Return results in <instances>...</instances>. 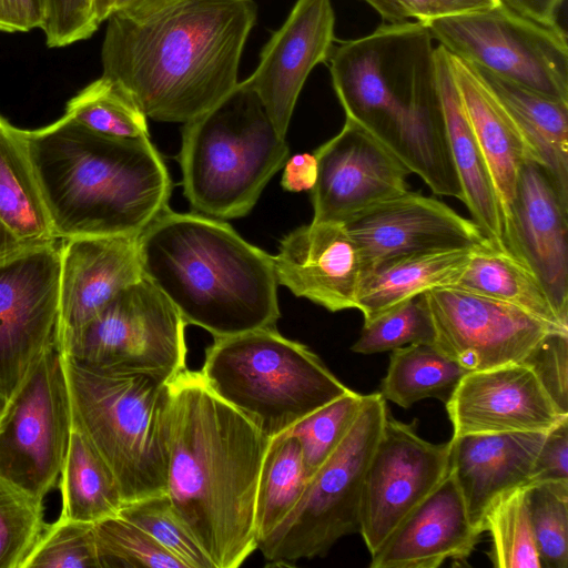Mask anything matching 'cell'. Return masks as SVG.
Returning a JSON list of instances; mask_svg holds the SVG:
<instances>
[{
  "label": "cell",
  "instance_id": "e575fe53",
  "mask_svg": "<svg viewBox=\"0 0 568 568\" xmlns=\"http://www.w3.org/2000/svg\"><path fill=\"white\" fill-rule=\"evenodd\" d=\"M65 115L104 135L149 136L145 114L119 84L103 75L69 100Z\"/></svg>",
  "mask_w": 568,
  "mask_h": 568
},
{
  "label": "cell",
  "instance_id": "60d3db41",
  "mask_svg": "<svg viewBox=\"0 0 568 568\" xmlns=\"http://www.w3.org/2000/svg\"><path fill=\"white\" fill-rule=\"evenodd\" d=\"M45 527L44 501L0 478V568H23Z\"/></svg>",
  "mask_w": 568,
  "mask_h": 568
},
{
  "label": "cell",
  "instance_id": "f6af8a7d",
  "mask_svg": "<svg viewBox=\"0 0 568 568\" xmlns=\"http://www.w3.org/2000/svg\"><path fill=\"white\" fill-rule=\"evenodd\" d=\"M568 480V418L546 433L536 456L530 484Z\"/></svg>",
  "mask_w": 568,
  "mask_h": 568
},
{
  "label": "cell",
  "instance_id": "2e32d148",
  "mask_svg": "<svg viewBox=\"0 0 568 568\" xmlns=\"http://www.w3.org/2000/svg\"><path fill=\"white\" fill-rule=\"evenodd\" d=\"M343 223L357 245L364 275L381 263L408 255L490 245L470 219L435 197L409 190Z\"/></svg>",
  "mask_w": 568,
  "mask_h": 568
},
{
  "label": "cell",
  "instance_id": "30bf717a",
  "mask_svg": "<svg viewBox=\"0 0 568 568\" xmlns=\"http://www.w3.org/2000/svg\"><path fill=\"white\" fill-rule=\"evenodd\" d=\"M422 23L449 53L568 103V44L560 26L537 22L501 1Z\"/></svg>",
  "mask_w": 568,
  "mask_h": 568
},
{
  "label": "cell",
  "instance_id": "db71d44e",
  "mask_svg": "<svg viewBox=\"0 0 568 568\" xmlns=\"http://www.w3.org/2000/svg\"><path fill=\"white\" fill-rule=\"evenodd\" d=\"M118 0H92V9L99 24L106 21L111 16Z\"/></svg>",
  "mask_w": 568,
  "mask_h": 568
},
{
  "label": "cell",
  "instance_id": "d6a6232c",
  "mask_svg": "<svg viewBox=\"0 0 568 568\" xmlns=\"http://www.w3.org/2000/svg\"><path fill=\"white\" fill-rule=\"evenodd\" d=\"M306 484L296 437L285 432L271 438L263 457L255 498L257 544L294 509Z\"/></svg>",
  "mask_w": 568,
  "mask_h": 568
},
{
  "label": "cell",
  "instance_id": "f907efd6",
  "mask_svg": "<svg viewBox=\"0 0 568 568\" xmlns=\"http://www.w3.org/2000/svg\"><path fill=\"white\" fill-rule=\"evenodd\" d=\"M178 0H118L113 13L131 19H143L171 6Z\"/></svg>",
  "mask_w": 568,
  "mask_h": 568
},
{
  "label": "cell",
  "instance_id": "44dd1931",
  "mask_svg": "<svg viewBox=\"0 0 568 568\" xmlns=\"http://www.w3.org/2000/svg\"><path fill=\"white\" fill-rule=\"evenodd\" d=\"M278 285L329 312L357 307L364 266L343 222H311L285 235L272 255Z\"/></svg>",
  "mask_w": 568,
  "mask_h": 568
},
{
  "label": "cell",
  "instance_id": "e0dca14e",
  "mask_svg": "<svg viewBox=\"0 0 568 568\" xmlns=\"http://www.w3.org/2000/svg\"><path fill=\"white\" fill-rule=\"evenodd\" d=\"M313 153L317 159V179L311 190L312 222H343L409 190V169L347 118L341 131Z\"/></svg>",
  "mask_w": 568,
  "mask_h": 568
},
{
  "label": "cell",
  "instance_id": "bcb514c9",
  "mask_svg": "<svg viewBox=\"0 0 568 568\" xmlns=\"http://www.w3.org/2000/svg\"><path fill=\"white\" fill-rule=\"evenodd\" d=\"M407 18L419 22L491 8L500 0H396Z\"/></svg>",
  "mask_w": 568,
  "mask_h": 568
},
{
  "label": "cell",
  "instance_id": "9f6ffc18",
  "mask_svg": "<svg viewBox=\"0 0 568 568\" xmlns=\"http://www.w3.org/2000/svg\"><path fill=\"white\" fill-rule=\"evenodd\" d=\"M2 122H3V119L0 116V126H1Z\"/></svg>",
  "mask_w": 568,
  "mask_h": 568
},
{
  "label": "cell",
  "instance_id": "f5cc1de1",
  "mask_svg": "<svg viewBox=\"0 0 568 568\" xmlns=\"http://www.w3.org/2000/svg\"><path fill=\"white\" fill-rule=\"evenodd\" d=\"M27 246L0 221V262Z\"/></svg>",
  "mask_w": 568,
  "mask_h": 568
},
{
  "label": "cell",
  "instance_id": "83f0119b",
  "mask_svg": "<svg viewBox=\"0 0 568 568\" xmlns=\"http://www.w3.org/2000/svg\"><path fill=\"white\" fill-rule=\"evenodd\" d=\"M474 251H437L381 263L365 273L356 310L363 314L364 322H368L426 291L452 286Z\"/></svg>",
  "mask_w": 568,
  "mask_h": 568
},
{
  "label": "cell",
  "instance_id": "ffe728a7",
  "mask_svg": "<svg viewBox=\"0 0 568 568\" xmlns=\"http://www.w3.org/2000/svg\"><path fill=\"white\" fill-rule=\"evenodd\" d=\"M334 26L331 0H297L261 51L255 71L243 81L283 138L308 74L329 57Z\"/></svg>",
  "mask_w": 568,
  "mask_h": 568
},
{
  "label": "cell",
  "instance_id": "d4e9b609",
  "mask_svg": "<svg viewBox=\"0 0 568 568\" xmlns=\"http://www.w3.org/2000/svg\"><path fill=\"white\" fill-rule=\"evenodd\" d=\"M435 64L450 155L463 191L462 202L487 242L508 251L504 209L481 149L468 123L452 74L448 52L435 47Z\"/></svg>",
  "mask_w": 568,
  "mask_h": 568
},
{
  "label": "cell",
  "instance_id": "816d5d0a",
  "mask_svg": "<svg viewBox=\"0 0 568 568\" xmlns=\"http://www.w3.org/2000/svg\"><path fill=\"white\" fill-rule=\"evenodd\" d=\"M373 7L388 23L403 22L407 20L406 14L396 0H364Z\"/></svg>",
  "mask_w": 568,
  "mask_h": 568
},
{
  "label": "cell",
  "instance_id": "b9f144b4",
  "mask_svg": "<svg viewBox=\"0 0 568 568\" xmlns=\"http://www.w3.org/2000/svg\"><path fill=\"white\" fill-rule=\"evenodd\" d=\"M23 568H101L94 524L58 517L47 525Z\"/></svg>",
  "mask_w": 568,
  "mask_h": 568
},
{
  "label": "cell",
  "instance_id": "cb8c5ba5",
  "mask_svg": "<svg viewBox=\"0 0 568 568\" xmlns=\"http://www.w3.org/2000/svg\"><path fill=\"white\" fill-rule=\"evenodd\" d=\"M547 432L452 436V470L471 525L484 532L485 515L500 495L530 484Z\"/></svg>",
  "mask_w": 568,
  "mask_h": 568
},
{
  "label": "cell",
  "instance_id": "7a4b0ae2",
  "mask_svg": "<svg viewBox=\"0 0 568 568\" xmlns=\"http://www.w3.org/2000/svg\"><path fill=\"white\" fill-rule=\"evenodd\" d=\"M256 12L253 0H178L143 19L113 13L102 42V75L146 118L186 123L237 85Z\"/></svg>",
  "mask_w": 568,
  "mask_h": 568
},
{
  "label": "cell",
  "instance_id": "1f68e13d",
  "mask_svg": "<svg viewBox=\"0 0 568 568\" xmlns=\"http://www.w3.org/2000/svg\"><path fill=\"white\" fill-rule=\"evenodd\" d=\"M467 372L435 344H409L392 351L379 393L403 408L425 398L446 403Z\"/></svg>",
  "mask_w": 568,
  "mask_h": 568
},
{
  "label": "cell",
  "instance_id": "9c48e42d",
  "mask_svg": "<svg viewBox=\"0 0 568 568\" xmlns=\"http://www.w3.org/2000/svg\"><path fill=\"white\" fill-rule=\"evenodd\" d=\"M387 410L381 393L365 395L349 432L307 480L294 509L258 541L267 566L325 556L337 540L359 532L364 477Z\"/></svg>",
  "mask_w": 568,
  "mask_h": 568
},
{
  "label": "cell",
  "instance_id": "836d02e7",
  "mask_svg": "<svg viewBox=\"0 0 568 568\" xmlns=\"http://www.w3.org/2000/svg\"><path fill=\"white\" fill-rule=\"evenodd\" d=\"M529 485L500 495L485 515L483 529L491 537L488 558L497 568H540L528 508Z\"/></svg>",
  "mask_w": 568,
  "mask_h": 568
},
{
  "label": "cell",
  "instance_id": "d6986e66",
  "mask_svg": "<svg viewBox=\"0 0 568 568\" xmlns=\"http://www.w3.org/2000/svg\"><path fill=\"white\" fill-rule=\"evenodd\" d=\"M507 250L546 288L560 320L568 325V204L544 169L527 159L505 215Z\"/></svg>",
  "mask_w": 568,
  "mask_h": 568
},
{
  "label": "cell",
  "instance_id": "603a6c76",
  "mask_svg": "<svg viewBox=\"0 0 568 568\" xmlns=\"http://www.w3.org/2000/svg\"><path fill=\"white\" fill-rule=\"evenodd\" d=\"M480 532L471 525L452 470L371 555V568H437L466 559Z\"/></svg>",
  "mask_w": 568,
  "mask_h": 568
},
{
  "label": "cell",
  "instance_id": "ba28073f",
  "mask_svg": "<svg viewBox=\"0 0 568 568\" xmlns=\"http://www.w3.org/2000/svg\"><path fill=\"white\" fill-rule=\"evenodd\" d=\"M201 374L268 439L352 390L306 345L276 327L214 338Z\"/></svg>",
  "mask_w": 568,
  "mask_h": 568
},
{
  "label": "cell",
  "instance_id": "277c9868",
  "mask_svg": "<svg viewBox=\"0 0 568 568\" xmlns=\"http://www.w3.org/2000/svg\"><path fill=\"white\" fill-rule=\"evenodd\" d=\"M57 239L139 236L169 209L171 179L148 138H115L68 115L21 130Z\"/></svg>",
  "mask_w": 568,
  "mask_h": 568
},
{
  "label": "cell",
  "instance_id": "7dc6e473",
  "mask_svg": "<svg viewBox=\"0 0 568 568\" xmlns=\"http://www.w3.org/2000/svg\"><path fill=\"white\" fill-rule=\"evenodd\" d=\"M45 0H0V31L14 33L41 29Z\"/></svg>",
  "mask_w": 568,
  "mask_h": 568
},
{
  "label": "cell",
  "instance_id": "484cf974",
  "mask_svg": "<svg viewBox=\"0 0 568 568\" xmlns=\"http://www.w3.org/2000/svg\"><path fill=\"white\" fill-rule=\"evenodd\" d=\"M448 60L468 123L485 156L506 215L519 172L527 159L532 160L529 146L509 111L476 68L449 52Z\"/></svg>",
  "mask_w": 568,
  "mask_h": 568
},
{
  "label": "cell",
  "instance_id": "ab89813d",
  "mask_svg": "<svg viewBox=\"0 0 568 568\" xmlns=\"http://www.w3.org/2000/svg\"><path fill=\"white\" fill-rule=\"evenodd\" d=\"M434 342V324L422 293L364 322L352 351L368 355L409 344Z\"/></svg>",
  "mask_w": 568,
  "mask_h": 568
},
{
  "label": "cell",
  "instance_id": "681fc988",
  "mask_svg": "<svg viewBox=\"0 0 568 568\" xmlns=\"http://www.w3.org/2000/svg\"><path fill=\"white\" fill-rule=\"evenodd\" d=\"M520 14L547 26H559L558 12L564 0H500Z\"/></svg>",
  "mask_w": 568,
  "mask_h": 568
},
{
  "label": "cell",
  "instance_id": "52a82bcc",
  "mask_svg": "<svg viewBox=\"0 0 568 568\" xmlns=\"http://www.w3.org/2000/svg\"><path fill=\"white\" fill-rule=\"evenodd\" d=\"M288 153L257 94L239 82L217 104L184 123L179 153L184 196L210 217L245 216Z\"/></svg>",
  "mask_w": 568,
  "mask_h": 568
},
{
  "label": "cell",
  "instance_id": "8d00e7d4",
  "mask_svg": "<svg viewBox=\"0 0 568 568\" xmlns=\"http://www.w3.org/2000/svg\"><path fill=\"white\" fill-rule=\"evenodd\" d=\"M528 508L540 568H567L568 480L530 484Z\"/></svg>",
  "mask_w": 568,
  "mask_h": 568
},
{
  "label": "cell",
  "instance_id": "4fadbf2b",
  "mask_svg": "<svg viewBox=\"0 0 568 568\" xmlns=\"http://www.w3.org/2000/svg\"><path fill=\"white\" fill-rule=\"evenodd\" d=\"M60 247L29 245L0 262V394L9 402L60 344Z\"/></svg>",
  "mask_w": 568,
  "mask_h": 568
},
{
  "label": "cell",
  "instance_id": "9a60e30c",
  "mask_svg": "<svg viewBox=\"0 0 568 568\" xmlns=\"http://www.w3.org/2000/svg\"><path fill=\"white\" fill-rule=\"evenodd\" d=\"M423 295L435 346L468 372L520 363L547 334L568 332L517 306L456 286Z\"/></svg>",
  "mask_w": 568,
  "mask_h": 568
},
{
  "label": "cell",
  "instance_id": "8992f818",
  "mask_svg": "<svg viewBox=\"0 0 568 568\" xmlns=\"http://www.w3.org/2000/svg\"><path fill=\"white\" fill-rule=\"evenodd\" d=\"M62 357L72 426L109 468L123 504L166 494L169 381Z\"/></svg>",
  "mask_w": 568,
  "mask_h": 568
},
{
  "label": "cell",
  "instance_id": "3957f363",
  "mask_svg": "<svg viewBox=\"0 0 568 568\" xmlns=\"http://www.w3.org/2000/svg\"><path fill=\"white\" fill-rule=\"evenodd\" d=\"M433 40L419 21L386 23L333 47L327 61L345 116L390 150L433 193L462 201Z\"/></svg>",
  "mask_w": 568,
  "mask_h": 568
},
{
  "label": "cell",
  "instance_id": "c3c4849f",
  "mask_svg": "<svg viewBox=\"0 0 568 568\" xmlns=\"http://www.w3.org/2000/svg\"><path fill=\"white\" fill-rule=\"evenodd\" d=\"M317 179V159L314 153H297L286 160L281 184L290 192L311 191Z\"/></svg>",
  "mask_w": 568,
  "mask_h": 568
},
{
  "label": "cell",
  "instance_id": "6da1fadb",
  "mask_svg": "<svg viewBox=\"0 0 568 568\" xmlns=\"http://www.w3.org/2000/svg\"><path fill=\"white\" fill-rule=\"evenodd\" d=\"M166 494L214 568L257 549L255 498L266 438L216 396L201 372L169 381Z\"/></svg>",
  "mask_w": 568,
  "mask_h": 568
},
{
  "label": "cell",
  "instance_id": "5bb4252c",
  "mask_svg": "<svg viewBox=\"0 0 568 568\" xmlns=\"http://www.w3.org/2000/svg\"><path fill=\"white\" fill-rule=\"evenodd\" d=\"M387 410L366 468L359 532L374 554L402 520L430 494L452 467V439L430 443Z\"/></svg>",
  "mask_w": 568,
  "mask_h": 568
},
{
  "label": "cell",
  "instance_id": "7bdbcfd3",
  "mask_svg": "<svg viewBox=\"0 0 568 568\" xmlns=\"http://www.w3.org/2000/svg\"><path fill=\"white\" fill-rule=\"evenodd\" d=\"M557 407L568 415V332L547 334L523 361Z\"/></svg>",
  "mask_w": 568,
  "mask_h": 568
},
{
  "label": "cell",
  "instance_id": "f546056e",
  "mask_svg": "<svg viewBox=\"0 0 568 568\" xmlns=\"http://www.w3.org/2000/svg\"><path fill=\"white\" fill-rule=\"evenodd\" d=\"M452 286L511 304L550 325L568 329L541 282L509 251L490 245L475 250Z\"/></svg>",
  "mask_w": 568,
  "mask_h": 568
},
{
  "label": "cell",
  "instance_id": "ac0fdd59",
  "mask_svg": "<svg viewBox=\"0 0 568 568\" xmlns=\"http://www.w3.org/2000/svg\"><path fill=\"white\" fill-rule=\"evenodd\" d=\"M445 404L453 437L548 432L568 418L523 362L467 372Z\"/></svg>",
  "mask_w": 568,
  "mask_h": 568
},
{
  "label": "cell",
  "instance_id": "8fae6325",
  "mask_svg": "<svg viewBox=\"0 0 568 568\" xmlns=\"http://www.w3.org/2000/svg\"><path fill=\"white\" fill-rule=\"evenodd\" d=\"M185 326L143 276L116 294L62 353L101 368L171 381L186 369Z\"/></svg>",
  "mask_w": 568,
  "mask_h": 568
},
{
  "label": "cell",
  "instance_id": "5b68a950",
  "mask_svg": "<svg viewBox=\"0 0 568 568\" xmlns=\"http://www.w3.org/2000/svg\"><path fill=\"white\" fill-rule=\"evenodd\" d=\"M143 275L186 325L214 338L276 327L281 317L272 255L230 224L165 210L139 236Z\"/></svg>",
  "mask_w": 568,
  "mask_h": 568
},
{
  "label": "cell",
  "instance_id": "ee69618b",
  "mask_svg": "<svg viewBox=\"0 0 568 568\" xmlns=\"http://www.w3.org/2000/svg\"><path fill=\"white\" fill-rule=\"evenodd\" d=\"M41 28L49 48H63L90 38L100 27L92 0H45Z\"/></svg>",
  "mask_w": 568,
  "mask_h": 568
},
{
  "label": "cell",
  "instance_id": "f1b7e54d",
  "mask_svg": "<svg viewBox=\"0 0 568 568\" xmlns=\"http://www.w3.org/2000/svg\"><path fill=\"white\" fill-rule=\"evenodd\" d=\"M0 221L27 245L57 242L20 129L4 120L0 126Z\"/></svg>",
  "mask_w": 568,
  "mask_h": 568
},
{
  "label": "cell",
  "instance_id": "4dcf8cb0",
  "mask_svg": "<svg viewBox=\"0 0 568 568\" xmlns=\"http://www.w3.org/2000/svg\"><path fill=\"white\" fill-rule=\"evenodd\" d=\"M58 486L62 519L95 524L118 515L123 504L109 468L73 426Z\"/></svg>",
  "mask_w": 568,
  "mask_h": 568
},
{
  "label": "cell",
  "instance_id": "74e56055",
  "mask_svg": "<svg viewBox=\"0 0 568 568\" xmlns=\"http://www.w3.org/2000/svg\"><path fill=\"white\" fill-rule=\"evenodd\" d=\"M118 515L146 531L186 568H214L205 551L176 515L168 494L124 503Z\"/></svg>",
  "mask_w": 568,
  "mask_h": 568
},
{
  "label": "cell",
  "instance_id": "7c38bea8",
  "mask_svg": "<svg viewBox=\"0 0 568 568\" xmlns=\"http://www.w3.org/2000/svg\"><path fill=\"white\" fill-rule=\"evenodd\" d=\"M72 428L60 344L9 400L0 426V478L44 501L58 484Z\"/></svg>",
  "mask_w": 568,
  "mask_h": 568
},
{
  "label": "cell",
  "instance_id": "4316f807",
  "mask_svg": "<svg viewBox=\"0 0 568 568\" xmlns=\"http://www.w3.org/2000/svg\"><path fill=\"white\" fill-rule=\"evenodd\" d=\"M476 68V67H475ZM519 126L531 158L568 204V103L476 68Z\"/></svg>",
  "mask_w": 568,
  "mask_h": 568
},
{
  "label": "cell",
  "instance_id": "11a10c76",
  "mask_svg": "<svg viewBox=\"0 0 568 568\" xmlns=\"http://www.w3.org/2000/svg\"><path fill=\"white\" fill-rule=\"evenodd\" d=\"M8 400L0 394V426L8 407Z\"/></svg>",
  "mask_w": 568,
  "mask_h": 568
},
{
  "label": "cell",
  "instance_id": "f35d334b",
  "mask_svg": "<svg viewBox=\"0 0 568 568\" xmlns=\"http://www.w3.org/2000/svg\"><path fill=\"white\" fill-rule=\"evenodd\" d=\"M101 568H186L146 531L119 515L94 524Z\"/></svg>",
  "mask_w": 568,
  "mask_h": 568
},
{
  "label": "cell",
  "instance_id": "7402d4cb",
  "mask_svg": "<svg viewBox=\"0 0 568 568\" xmlns=\"http://www.w3.org/2000/svg\"><path fill=\"white\" fill-rule=\"evenodd\" d=\"M138 236H81L60 246V348L122 290L142 278Z\"/></svg>",
  "mask_w": 568,
  "mask_h": 568
},
{
  "label": "cell",
  "instance_id": "d590c367",
  "mask_svg": "<svg viewBox=\"0 0 568 568\" xmlns=\"http://www.w3.org/2000/svg\"><path fill=\"white\" fill-rule=\"evenodd\" d=\"M365 395L351 390L308 414L288 430L302 450L307 480L343 442L358 416Z\"/></svg>",
  "mask_w": 568,
  "mask_h": 568
}]
</instances>
